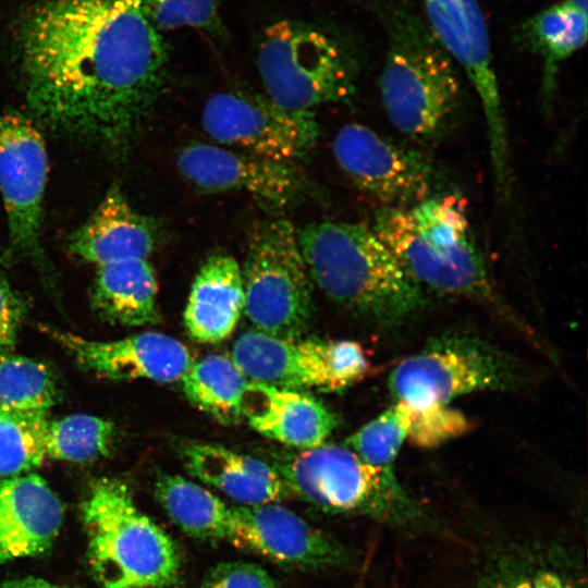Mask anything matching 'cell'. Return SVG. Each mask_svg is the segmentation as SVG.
Returning a JSON list of instances; mask_svg holds the SVG:
<instances>
[{"label":"cell","instance_id":"obj_38","mask_svg":"<svg viewBox=\"0 0 588 588\" xmlns=\"http://www.w3.org/2000/svg\"><path fill=\"white\" fill-rule=\"evenodd\" d=\"M357 588H362V587H357Z\"/></svg>","mask_w":588,"mask_h":588},{"label":"cell","instance_id":"obj_14","mask_svg":"<svg viewBox=\"0 0 588 588\" xmlns=\"http://www.w3.org/2000/svg\"><path fill=\"white\" fill-rule=\"evenodd\" d=\"M426 23L474 86L487 125L493 168L510 161L506 123L489 29L477 0H422Z\"/></svg>","mask_w":588,"mask_h":588},{"label":"cell","instance_id":"obj_37","mask_svg":"<svg viewBox=\"0 0 588 588\" xmlns=\"http://www.w3.org/2000/svg\"><path fill=\"white\" fill-rule=\"evenodd\" d=\"M565 1L587 12V0H565Z\"/></svg>","mask_w":588,"mask_h":588},{"label":"cell","instance_id":"obj_1","mask_svg":"<svg viewBox=\"0 0 588 588\" xmlns=\"http://www.w3.org/2000/svg\"><path fill=\"white\" fill-rule=\"evenodd\" d=\"M14 41L36 124L112 152L164 84L168 49L144 0H34Z\"/></svg>","mask_w":588,"mask_h":588},{"label":"cell","instance_id":"obj_2","mask_svg":"<svg viewBox=\"0 0 588 588\" xmlns=\"http://www.w3.org/2000/svg\"><path fill=\"white\" fill-rule=\"evenodd\" d=\"M379 12L387 34L379 89L388 119L411 140L437 144L463 109L456 63L411 5L392 0L381 3Z\"/></svg>","mask_w":588,"mask_h":588},{"label":"cell","instance_id":"obj_34","mask_svg":"<svg viewBox=\"0 0 588 588\" xmlns=\"http://www.w3.org/2000/svg\"><path fill=\"white\" fill-rule=\"evenodd\" d=\"M25 309L24 301L0 271V356L12 353Z\"/></svg>","mask_w":588,"mask_h":588},{"label":"cell","instance_id":"obj_36","mask_svg":"<svg viewBox=\"0 0 588 588\" xmlns=\"http://www.w3.org/2000/svg\"><path fill=\"white\" fill-rule=\"evenodd\" d=\"M0 588H69L39 578H21L3 583Z\"/></svg>","mask_w":588,"mask_h":588},{"label":"cell","instance_id":"obj_8","mask_svg":"<svg viewBox=\"0 0 588 588\" xmlns=\"http://www.w3.org/2000/svg\"><path fill=\"white\" fill-rule=\"evenodd\" d=\"M242 275L244 314L256 330L280 338L305 331L313 282L292 222L273 218L255 228Z\"/></svg>","mask_w":588,"mask_h":588},{"label":"cell","instance_id":"obj_24","mask_svg":"<svg viewBox=\"0 0 588 588\" xmlns=\"http://www.w3.org/2000/svg\"><path fill=\"white\" fill-rule=\"evenodd\" d=\"M516 39L540 57L542 94L549 101L560 65L586 44L587 12L567 1L555 3L522 22Z\"/></svg>","mask_w":588,"mask_h":588},{"label":"cell","instance_id":"obj_28","mask_svg":"<svg viewBox=\"0 0 588 588\" xmlns=\"http://www.w3.org/2000/svg\"><path fill=\"white\" fill-rule=\"evenodd\" d=\"M114 425L105 418L73 414L48 420L46 455L73 463H87L109 453L114 439Z\"/></svg>","mask_w":588,"mask_h":588},{"label":"cell","instance_id":"obj_13","mask_svg":"<svg viewBox=\"0 0 588 588\" xmlns=\"http://www.w3.org/2000/svg\"><path fill=\"white\" fill-rule=\"evenodd\" d=\"M332 147L344 174L381 208L407 207L443 193L440 171L428 155L366 125L342 126Z\"/></svg>","mask_w":588,"mask_h":588},{"label":"cell","instance_id":"obj_6","mask_svg":"<svg viewBox=\"0 0 588 588\" xmlns=\"http://www.w3.org/2000/svg\"><path fill=\"white\" fill-rule=\"evenodd\" d=\"M271 466L295 495L329 514L366 515L405 528L432 527L396 476L366 463L347 445L296 449Z\"/></svg>","mask_w":588,"mask_h":588},{"label":"cell","instance_id":"obj_21","mask_svg":"<svg viewBox=\"0 0 588 588\" xmlns=\"http://www.w3.org/2000/svg\"><path fill=\"white\" fill-rule=\"evenodd\" d=\"M188 473L237 505L279 502L291 494L271 464L222 445L193 442L182 449Z\"/></svg>","mask_w":588,"mask_h":588},{"label":"cell","instance_id":"obj_17","mask_svg":"<svg viewBox=\"0 0 588 588\" xmlns=\"http://www.w3.org/2000/svg\"><path fill=\"white\" fill-rule=\"evenodd\" d=\"M50 335L78 367L110 380L181 381L193 358L179 340L147 331L118 340L97 341L46 326Z\"/></svg>","mask_w":588,"mask_h":588},{"label":"cell","instance_id":"obj_18","mask_svg":"<svg viewBox=\"0 0 588 588\" xmlns=\"http://www.w3.org/2000/svg\"><path fill=\"white\" fill-rule=\"evenodd\" d=\"M63 519V505L35 474L0 481V563L46 552Z\"/></svg>","mask_w":588,"mask_h":588},{"label":"cell","instance_id":"obj_7","mask_svg":"<svg viewBox=\"0 0 588 588\" xmlns=\"http://www.w3.org/2000/svg\"><path fill=\"white\" fill-rule=\"evenodd\" d=\"M257 69L266 96L293 111H313L350 100L354 65L342 44L327 30L298 20L267 25L257 47Z\"/></svg>","mask_w":588,"mask_h":588},{"label":"cell","instance_id":"obj_11","mask_svg":"<svg viewBox=\"0 0 588 588\" xmlns=\"http://www.w3.org/2000/svg\"><path fill=\"white\" fill-rule=\"evenodd\" d=\"M48 155L36 122L17 111L0 112V193L8 224L9 260L27 259L49 280L41 244Z\"/></svg>","mask_w":588,"mask_h":588},{"label":"cell","instance_id":"obj_16","mask_svg":"<svg viewBox=\"0 0 588 588\" xmlns=\"http://www.w3.org/2000/svg\"><path fill=\"white\" fill-rule=\"evenodd\" d=\"M176 163L181 174L204 191L246 192L274 209L294 204L308 187L294 163L275 162L219 145H188L180 151Z\"/></svg>","mask_w":588,"mask_h":588},{"label":"cell","instance_id":"obj_10","mask_svg":"<svg viewBox=\"0 0 588 588\" xmlns=\"http://www.w3.org/2000/svg\"><path fill=\"white\" fill-rule=\"evenodd\" d=\"M230 357L249 381L293 390H342L370 370L357 342L280 338L258 330L238 336Z\"/></svg>","mask_w":588,"mask_h":588},{"label":"cell","instance_id":"obj_30","mask_svg":"<svg viewBox=\"0 0 588 588\" xmlns=\"http://www.w3.org/2000/svg\"><path fill=\"white\" fill-rule=\"evenodd\" d=\"M407 419L402 402L395 403L359 428L346 445L366 463L395 476L394 463L406 441Z\"/></svg>","mask_w":588,"mask_h":588},{"label":"cell","instance_id":"obj_20","mask_svg":"<svg viewBox=\"0 0 588 588\" xmlns=\"http://www.w3.org/2000/svg\"><path fill=\"white\" fill-rule=\"evenodd\" d=\"M243 417L259 433L296 449L324 443L338 421L321 402L286 388L249 381Z\"/></svg>","mask_w":588,"mask_h":588},{"label":"cell","instance_id":"obj_27","mask_svg":"<svg viewBox=\"0 0 588 588\" xmlns=\"http://www.w3.org/2000/svg\"><path fill=\"white\" fill-rule=\"evenodd\" d=\"M58 399L50 368L36 359L0 356V412L48 414Z\"/></svg>","mask_w":588,"mask_h":588},{"label":"cell","instance_id":"obj_3","mask_svg":"<svg viewBox=\"0 0 588 588\" xmlns=\"http://www.w3.org/2000/svg\"><path fill=\"white\" fill-rule=\"evenodd\" d=\"M313 283L330 299L385 324L422 308V289L365 224L323 221L296 229Z\"/></svg>","mask_w":588,"mask_h":588},{"label":"cell","instance_id":"obj_31","mask_svg":"<svg viewBox=\"0 0 588 588\" xmlns=\"http://www.w3.org/2000/svg\"><path fill=\"white\" fill-rule=\"evenodd\" d=\"M402 402V401H400ZM407 419L406 440L416 448L433 449L473 428L468 417L448 405L414 406L402 402Z\"/></svg>","mask_w":588,"mask_h":588},{"label":"cell","instance_id":"obj_35","mask_svg":"<svg viewBox=\"0 0 588 588\" xmlns=\"http://www.w3.org/2000/svg\"><path fill=\"white\" fill-rule=\"evenodd\" d=\"M493 588H579V586L559 571L538 568L509 578Z\"/></svg>","mask_w":588,"mask_h":588},{"label":"cell","instance_id":"obj_33","mask_svg":"<svg viewBox=\"0 0 588 588\" xmlns=\"http://www.w3.org/2000/svg\"><path fill=\"white\" fill-rule=\"evenodd\" d=\"M194 588H280L260 565L244 561L220 562Z\"/></svg>","mask_w":588,"mask_h":588},{"label":"cell","instance_id":"obj_32","mask_svg":"<svg viewBox=\"0 0 588 588\" xmlns=\"http://www.w3.org/2000/svg\"><path fill=\"white\" fill-rule=\"evenodd\" d=\"M147 12L161 30L193 28L216 38L226 29L221 17L219 0H144Z\"/></svg>","mask_w":588,"mask_h":588},{"label":"cell","instance_id":"obj_12","mask_svg":"<svg viewBox=\"0 0 588 588\" xmlns=\"http://www.w3.org/2000/svg\"><path fill=\"white\" fill-rule=\"evenodd\" d=\"M201 124L224 147L294 164L314 149L319 130L313 111L289 110L267 96L241 91L212 95L204 106Z\"/></svg>","mask_w":588,"mask_h":588},{"label":"cell","instance_id":"obj_26","mask_svg":"<svg viewBox=\"0 0 588 588\" xmlns=\"http://www.w3.org/2000/svg\"><path fill=\"white\" fill-rule=\"evenodd\" d=\"M187 400L221 424L243 417L249 380L231 357L213 354L193 363L181 380Z\"/></svg>","mask_w":588,"mask_h":588},{"label":"cell","instance_id":"obj_23","mask_svg":"<svg viewBox=\"0 0 588 588\" xmlns=\"http://www.w3.org/2000/svg\"><path fill=\"white\" fill-rule=\"evenodd\" d=\"M90 302L105 320L123 326L154 324L160 320L157 280L147 259L98 267Z\"/></svg>","mask_w":588,"mask_h":588},{"label":"cell","instance_id":"obj_29","mask_svg":"<svg viewBox=\"0 0 588 588\" xmlns=\"http://www.w3.org/2000/svg\"><path fill=\"white\" fill-rule=\"evenodd\" d=\"M48 414L0 412V477L40 466L46 455Z\"/></svg>","mask_w":588,"mask_h":588},{"label":"cell","instance_id":"obj_19","mask_svg":"<svg viewBox=\"0 0 588 588\" xmlns=\"http://www.w3.org/2000/svg\"><path fill=\"white\" fill-rule=\"evenodd\" d=\"M158 241L155 222L137 212L118 186H111L88 219L68 238L75 256L97 267L147 259Z\"/></svg>","mask_w":588,"mask_h":588},{"label":"cell","instance_id":"obj_5","mask_svg":"<svg viewBox=\"0 0 588 588\" xmlns=\"http://www.w3.org/2000/svg\"><path fill=\"white\" fill-rule=\"evenodd\" d=\"M87 558L103 588H168L181 574L169 535L134 503L119 479L97 481L82 505Z\"/></svg>","mask_w":588,"mask_h":588},{"label":"cell","instance_id":"obj_15","mask_svg":"<svg viewBox=\"0 0 588 588\" xmlns=\"http://www.w3.org/2000/svg\"><path fill=\"white\" fill-rule=\"evenodd\" d=\"M226 541L292 569L339 568L351 562L350 552L333 536L277 502L231 506Z\"/></svg>","mask_w":588,"mask_h":588},{"label":"cell","instance_id":"obj_4","mask_svg":"<svg viewBox=\"0 0 588 588\" xmlns=\"http://www.w3.org/2000/svg\"><path fill=\"white\" fill-rule=\"evenodd\" d=\"M370 228L422 290L491 296L483 255L457 196L440 193L412 206L380 208Z\"/></svg>","mask_w":588,"mask_h":588},{"label":"cell","instance_id":"obj_9","mask_svg":"<svg viewBox=\"0 0 588 588\" xmlns=\"http://www.w3.org/2000/svg\"><path fill=\"white\" fill-rule=\"evenodd\" d=\"M518 380L517 366L497 347L475 335L450 334L401 360L389 388L395 401L448 405L473 392L515 388Z\"/></svg>","mask_w":588,"mask_h":588},{"label":"cell","instance_id":"obj_25","mask_svg":"<svg viewBox=\"0 0 588 588\" xmlns=\"http://www.w3.org/2000/svg\"><path fill=\"white\" fill-rule=\"evenodd\" d=\"M155 495L188 537L211 543L228 540L231 506L208 489L179 475H162L156 481Z\"/></svg>","mask_w":588,"mask_h":588},{"label":"cell","instance_id":"obj_22","mask_svg":"<svg viewBox=\"0 0 588 588\" xmlns=\"http://www.w3.org/2000/svg\"><path fill=\"white\" fill-rule=\"evenodd\" d=\"M245 308L242 269L225 254L210 256L198 270L184 310L189 336L217 343L235 329Z\"/></svg>","mask_w":588,"mask_h":588}]
</instances>
